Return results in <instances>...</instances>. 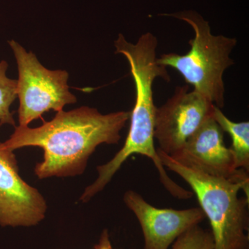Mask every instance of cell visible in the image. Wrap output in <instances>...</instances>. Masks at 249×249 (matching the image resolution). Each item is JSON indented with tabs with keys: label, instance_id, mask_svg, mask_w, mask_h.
<instances>
[{
	"label": "cell",
	"instance_id": "277c9868",
	"mask_svg": "<svg viewBox=\"0 0 249 249\" xmlns=\"http://www.w3.org/2000/svg\"><path fill=\"white\" fill-rule=\"evenodd\" d=\"M116 53L127 59L136 89V101L130 111V126L124 147L132 153L147 154L155 149L156 107L153 83L161 78L170 82L166 67L157 62L158 40L152 33L142 34L137 43L129 42L122 34L114 41Z\"/></svg>",
	"mask_w": 249,
	"mask_h": 249
},
{
	"label": "cell",
	"instance_id": "6da1fadb",
	"mask_svg": "<svg viewBox=\"0 0 249 249\" xmlns=\"http://www.w3.org/2000/svg\"><path fill=\"white\" fill-rule=\"evenodd\" d=\"M129 116L130 111L103 114L88 106L61 110L40 127H15L14 133L1 145L11 151L24 147L42 148L43 160L34 169L40 179L76 177L84 173L98 145L119 142Z\"/></svg>",
	"mask_w": 249,
	"mask_h": 249
},
{
	"label": "cell",
	"instance_id": "9c48e42d",
	"mask_svg": "<svg viewBox=\"0 0 249 249\" xmlns=\"http://www.w3.org/2000/svg\"><path fill=\"white\" fill-rule=\"evenodd\" d=\"M124 201L138 219L143 234V249H168L181 234L206 218L200 207L158 209L132 190L125 192Z\"/></svg>",
	"mask_w": 249,
	"mask_h": 249
},
{
	"label": "cell",
	"instance_id": "5b68a950",
	"mask_svg": "<svg viewBox=\"0 0 249 249\" xmlns=\"http://www.w3.org/2000/svg\"><path fill=\"white\" fill-rule=\"evenodd\" d=\"M18 70L17 95L19 126H29L44 113L60 111L67 105L77 102L70 91L69 73L65 70H50L44 67L32 52H27L16 40L9 41Z\"/></svg>",
	"mask_w": 249,
	"mask_h": 249
},
{
	"label": "cell",
	"instance_id": "52a82bcc",
	"mask_svg": "<svg viewBox=\"0 0 249 249\" xmlns=\"http://www.w3.org/2000/svg\"><path fill=\"white\" fill-rule=\"evenodd\" d=\"M45 197L22 179L14 151L0 142V226L31 227L45 218Z\"/></svg>",
	"mask_w": 249,
	"mask_h": 249
},
{
	"label": "cell",
	"instance_id": "30bf717a",
	"mask_svg": "<svg viewBox=\"0 0 249 249\" xmlns=\"http://www.w3.org/2000/svg\"><path fill=\"white\" fill-rule=\"evenodd\" d=\"M214 120L223 132H227L232 139L230 147L235 158L237 169L249 171V122L235 123L228 119L222 110L214 106Z\"/></svg>",
	"mask_w": 249,
	"mask_h": 249
},
{
	"label": "cell",
	"instance_id": "8992f818",
	"mask_svg": "<svg viewBox=\"0 0 249 249\" xmlns=\"http://www.w3.org/2000/svg\"><path fill=\"white\" fill-rule=\"evenodd\" d=\"M213 103L189 85L177 87L174 94L156 111L155 139L170 157L179 151L205 121L212 117Z\"/></svg>",
	"mask_w": 249,
	"mask_h": 249
},
{
	"label": "cell",
	"instance_id": "8fae6325",
	"mask_svg": "<svg viewBox=\"0 0 249 249\" xmlns=\"http://www.w3.org/2000/svg\"><path fill=\"white\" fill-rule=\"evenodd\" d=\"M8 67L7 62H0V126L10 124L16 127L14 114L10 108L18 97L17 80L7 76Z\"/></svg>",
	"mask_w": 249,
	"mask_h": 249
},
{
	"label": "cell",
	"instance_id": "7a4b0ae2",
	"mask_svg": "<svg viewBox=\"0 0 249 249\" xmlns=\"http://www.w3.org/2000/svg\"><path fill=\"white\" fill-rule=\"evenodd\" d=\"M157 150L163 166L181 177L196 195L211 224L214 249H249V180L211 176Z\"/></svg>",
	"mask_w": 249,
	"mask_h": 249
},
{
	"label": "cell",
	"instance_id": "ba28073f",
	"mask_svg": "<svg viewBox=\"0 0 249 249\" xmlns=\"http://www.w3.org/2000/svg\"><path fill=\"white\" fill-rule=\"evenodd\" d=\"M223 132L212 116L187 140L179 151L170 157L216 178L249 180L248 172L236 167L232 152L224 143Z\"/></svg>",
	"mask_w": 249,
	"mask_h": 249
},
{
	"label": "cell",
	"instance_id": "4fadbf2b",
	"mask_svg": "<svg viewBox=\"0 0 249 249\" xmlns=\"http://www.w3.org/2000/svg\"><path fill=\"white\" fill-rule=\"evenodd\" d=\"M94 249H114L111 245L107 229L103 231L99 242L95 246Z\"/></svg>",
	"mask_w": 249,
	"mask_h": 249
},
{
	"label": "cell",
	"instance_id": "7c38bea8",
	"mask_svg": "<svg viewBox=\"0 0 249 249\" xmlns=\"http://www.w3.org/2000/svg\"><path fill=\"white\" fill-rule=\"evenodd\" d=\"M214 240L211 230L199 224L190 228L172 245V249H214Z\"/></svg>",
	"mask_w": 249,
	"mask_h": 249
},
{
	"label": "cell",
	"instance_id": "3957f363",
	"mask_svg": "<svg viewBox=\"0 0 249 249\" xmlns=\"http://www.w3.org/2000/svg\"><path fill=\"white\" fill-rule=\"evenodd\" d=\"M188 23L195 36L189 41V52L183 55L175 53L162 54L157 62L175 69L194 90L211 101L219 109L225 104L224 73L235 64L231 58L237 45L235 37L211 34L209 22L193 10L175 14H160Z\"/></svg>",
	"mask_w": 249,
	"mask_h": 249
}]
</instances>
